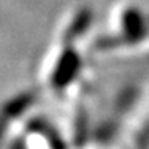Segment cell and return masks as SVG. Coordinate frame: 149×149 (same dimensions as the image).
Returning <instances> with one entry per match:
<instances>
[{"label":"cell","instance_id":"1","mask_svg":"<svg viewBox=\"0 0 149 149\" xmlns=\"http://www.w3.org/2000/svg\"><path fill=\"white\" fill-rule=\"evenodd\" d=\"M13 149H67L65 143L46 127H30Z\"/></svg>","mask_w":149,"mask_h":149}]
</instances>
